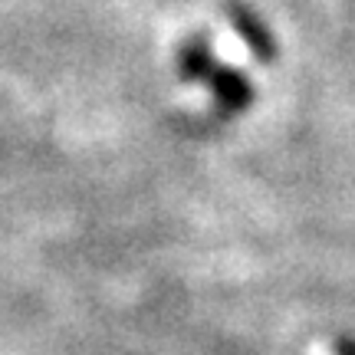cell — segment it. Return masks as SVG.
Wrapping results in <instances>:
<instances>
[{
  "label": "cell",
  "instance_id": "6da1fadb",
  "mask_svg": "<svg viewBox=\"0 0 355 355\" xmlns=\"http://www.w3.org/2000/svg\"><path fill=\"white\" fill-rule=\"evenodd\" d=\"M178 66L188 79H201L211 86V92L217 96V102L227 109V112H241L247 102L254 99V86L234 69V66H220L211 56V46L204 37H194L181 46Z\"/></svg>",
  "mask_w": 355,
  "mask_h": 355
},
{
  "label": "cell",
  "instance_id": "7a4b0ae2",
  "mask_svg": "<svg viewBox=\"0 0 355 355\" xmlns=\"http://www.w3.org/2000/svg\"><path fill=\"white\" fill-rule=\"evenodd\" d=\"M227 17H230V26L237 30V37L250 46V53H254L260 63H273V56H277V43H273V37H270V30L263 26V20L257 17L250 7H243L241 0H227Z\"/></svg>",
  "mask_w": 355,
  "mask_h": 355
},
{
  "label": "cell",
  "instance_id": "3957f363",
  "mask_svg": "<svg viewBox=\"0 0 355 355\" xmlns=\"http://www.w3.org/2000/svg\"><path fill=\"white\" fill-rule=\"evenodd\" d=\"M336 355H355V343L352 339H339L336 343Z\"/></svg>",
  "mask_w": 355,
  "mask_h": 355
}]
</instances>
